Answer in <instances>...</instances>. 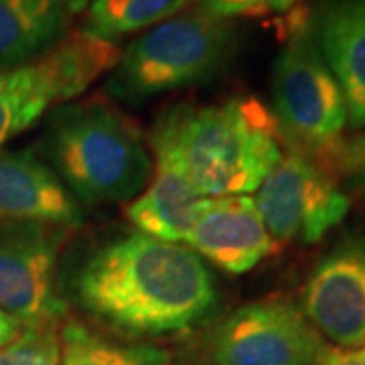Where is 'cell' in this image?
Instances as JSON below:
<instances>
[{"mask_svg":"<svg viewBox=\"0 0 365 365\" xmlns=\"http://www.w3.org/2000/svg\"><path fill=\"white\" fill-rule=\"evenodd\" d=\"M69 292L91 321L126 339L182 335L220 304L213 274L193 250L140 232L91 250Z\"/></svg>","mask_w":365,"mask_h":365,"instance_id":"6da1fadb","label":"cell"},{"mask_svg":"<svg viewBox=\"0 0 365 365\" xmlns=\"http://www.w3.org/2000/svg\"><path fill=\"white\" fill-rule=\"evenodd\" d=\"M155 126L169 136L199 195H250L282 158V134L258 98L175 106Z\"/></svg>","mask_w":365,"mask_h":365,"instance_id":"7a4b0ae2","label":"cell"},{"mask_svg":"<svg viewBox=\"0 0 365 365\" xmlns=\"http://www.w3.org/2000/svg\"><path fill=\"white\" fill-rule=\"evenodd\" d=\"M43 153L71 195L98 205L134 201L155 167L138 126L98 96L53 110Z\"/></svg>","mask_w":365,"mask_h":365,"instance_id":"3957f363","label":"cell"},{"mask_svg":"<svg viewBox=\"0 0 365 365\" xmlns=\"http://www.w3.org/2000/svg\"><path fill=\"white\" fill-rule=\"evenodd\" d=\"M234 25L199 4L153 26L120 53L106 90L124 104L199 86L217 76L235 51Z\"/></svg>","mask_w":365,"mask_h":365,"instance_id":"277c9868","label":"cell"},{"mask_svg":"<svg viewBox=\"0 0 365 365\" xmlns=\"http://www.w3.org/2000/svg\"><path fill=\"white\" fill-rule=\"evenodd\" d=\"M272 98V114L290 150L319 160L325 169L327 163L333 165L349 116L339 81L319 51L307 14L290 25L276 59Z\"/></svg>","mask_w":365,"mask_h":365,"instance_id":"5b68a950","label":"cell"},{"mask_svg":"<svg viewBox=\"0 0 365 365\" xmlns=\"http://www.w3.org/2000/svg\"><path fill=\"white\" fill-rule=\"evenodd\" d=\"M114 41L73 31L43 57L0 71V146L35 126L51 106L71 102L120 59Z\"/></svg>","mask_w":365,"mask_h":365,"instance_id":"8992f818","label":"cell"},{"mask_svg":"<svg viewBox=\"0 0 365 365\" xmlns=\"http://www.w3.org/2000/svg\"><path fill=\"white\" fill-rule=\"evenodd\" d=\"M329 345L290 299L256 300L215 327L209 365H321Z\"/></svg>","mask_w":365,"mask_h":365,"instance_id":"52a82bcc","label":"cell"},{"mask_svg":"<svg viewBox=\"0 0 365 365\" xmlns=\"http://www.w3.org/2000/svg\"><path fill=\"white\" fill-rule=\"evenodd\" d=\"M256 207L274 244H317L349 211V197L329 169L288 150L258 187Z\"/></svg>","mask_w":365,"mask_h":365,"instance_id":"ba28073f","label":"cell"},{"mask_svg":"<svg viewBox=\"0 0 365 365\" xmlns=\"http://www.w3.org/2000/svg\"><path fill=\"white\" fill-rule=\"evenodd\" d=\"M67 234L69 227L43 223L0 225V311L23 327L66 317L57 266Z\"/></svg>","mask_w":365,"mask_h":365,"instance_id":"9c48e42d","label":"cell"},{"mask_svg":"<svg viewBox=\"0 0 365 365\" xmlns=\"http://www.w3.org/2000/svg\"><path fill=\"white\" fill-rule=\"evenodd\" d=\"M302 311L337 349L365 347V235H347L317 264Z\"/></svg>","mask_w":365,"mask_h":365,"instance_id":"30bf717a","label":"cell"},{"mask_svg":"<svg viewBox=\"0 0 365 365\" xmlns=\"http://www.w3.org/2000/svg\"><path fill=\"white\" fill-rule=\"evenodd\" d=\"M185 244L230 274L248 272L276 248L250 195L201 197Z\"/></svg>","mask_w":365,"mask_h":365,"instance_id":"8fae6325","label":"cell"},{"mask_svg":"<svg viewBox=\"0 0 365 365\" xmlns=\"http://www.w3.org/2000/svg\"><path fill=\"white\" fill-rule=\"evenodd\" d=\"M83 209L55 170L31 150L0 148V225L78 227Z\"/></svg>","mask_w":365,"mask_h":365,"instance_id":"7c38bea8","label":"cell"},{"mask_svg":"<svg viewBox=\"0 0 365 365\" xmlns=\"http://www.w3.org/2000/svg\"><path fill=\"white\" fill-rule=\"evenodd\" d=\"M148 143L155 160L153 179L126 205V217L140 234L181 244L193 223L201 195L182 169L169 136L158 126H153Z\"/></svg>","mask_w":365,"mask_h":365,"instance_id":"4fadbf2b","label":"cell"},{"mask_svg":"<svg viewBox=\"0 0 365 365\" xmlns=\"http://www.w3.org/2000/svg\"><path fill=\"white\" fill-rule=\"evenodd\" d=\"M314 41L339 81L347 116L365 126V0H327L313 19Z\"/></svg>","mask_w":365,"mask_h":365,"instance_id":"5bb4252c","label":"cell"},{"mask_svg":"<svg viewBox=\"0 0 365 365\" xmlns=\"http://www.w3.org/2000/svg\"><path fill=\"white\" fill-rule=\"evenodd\" d=\"M63 0H0V71L26 66L66 39Z\"/></svg>","mask_w":365,"mask_h":365,"instance_id":"9a60e30c","label":"cell"},{"mask_svg":"<svg viewBox=\"0 0 365 365\" xmlns=\"http://www.w3.org/2000/svg\"><path fill=\"white\" fill-rule=\"evenodd\" d=\"M61 365H173L167 349L110 339L76 317L59 327Z\"/></svg>","mask_w":365,"mask_h":365,"instance_id":"2e32d148","label":"cell"},{"mask_svg":"<svg viewBox=\"0 0 365 365\" xmlns=\"http://www.w3.org/2000/svg\"><path fill=\"white\" fill-rule=\"evenodd\" d=\"M191 0H93L86 9L83 31L93 37H118L157 26L182 13Z\"/></svg>","mask_w":365,"mask_h":365,"instance_id":"e0dca14e","label":"cell"},{"mask_svg":"<svg viewBox=\"0 0 365 365\" xmlns=\"http://www.w3.org/2000/svg\"><path fill=\"white\" fill-rule=\"evenodd\" d=\"M0 365H61L59 323L23 327L16 339L0 347Z\"/></svg>","mask_w":365,"mask_h":365,"instance_id":"ac0fdd59","label":"cell"},{"mask_svg":"<svg viewBox=\"0 0 365 365\" xmlns=\"http://www.w3.org/2000/svg\"><path fill=\"white\" fill-rule=\"evenodd\" d=\"M299 0H199V6L211 16H264V14L288 13Z\"/></svg>","mask_w":365,"mask_h":365,"instance_id":"d6986e66","label":"cell"},{"mask_svg":"<svg viewBox=\"0 0 365 365\" xmlns=\"http://www.w3.org/2000/svg\"><path fill=\"white\" fill-rule=\"evenodd\" d=\"M333 167L343 175V179L353 189L365 197V132L345 138L339 146Z\"/></svg>","mask_w":365,"mask_h":365,"instance_id":"ffe728a7","label":"cell"},{"mask_svg":"<svg viewBox=\"0 0 365 365\" xmlns=\"http://www.w3.org/2000/svg\"><path fill=\"white\" fill-rule=\"evenodd\" d=\"M325 365H365V347L364 349H337L329 347L325 359Z\"/></svg>","mask_w":365,"mask_h":365,"instance_id":"44dd1931","label":"cell"},{"mask_svg":"<svg viewBox=\"0 0 365 365\" xmlns=\"http://www.w3.org/2000/svg\"><path fill=\"white\" fill-rule=\"evenodd\" d=\"M21 329H23V325L19 321H14L13 317H9L4 311H0V347H4L11 341L16 339Z\"/></svg>","mask_w":365,"mask_h":365,"instance_id":"7402d4cb","label":"cell"},{"mask_svg":"<svg viewBox=\"0 0 365 365\" xmlns=\"http://www.w3.org/2000/svg\"><path fill=\"white\" fill-rule=\"evenodd\" d=\"M93 0H63L66 9L69 11V14H78L81 11H86L90 6Z\"/></svg>","mask_w":365,"mask_h":365,"instance_id":"603a6c76","label":"cell"},{"mask_svg":"<svg viewBox=\"0 0 365 365\" xmlns=\"http://www.w3.org/2000/svg\"><path fill=\"white\" fill-rule=\"evenodd\" d=\"M321 365H325V364H321Z\"/></svg>","mask_w":365,"mask_h":365,"instance_id":"cb8c5ba5","label":"cell"}]
</instances>
